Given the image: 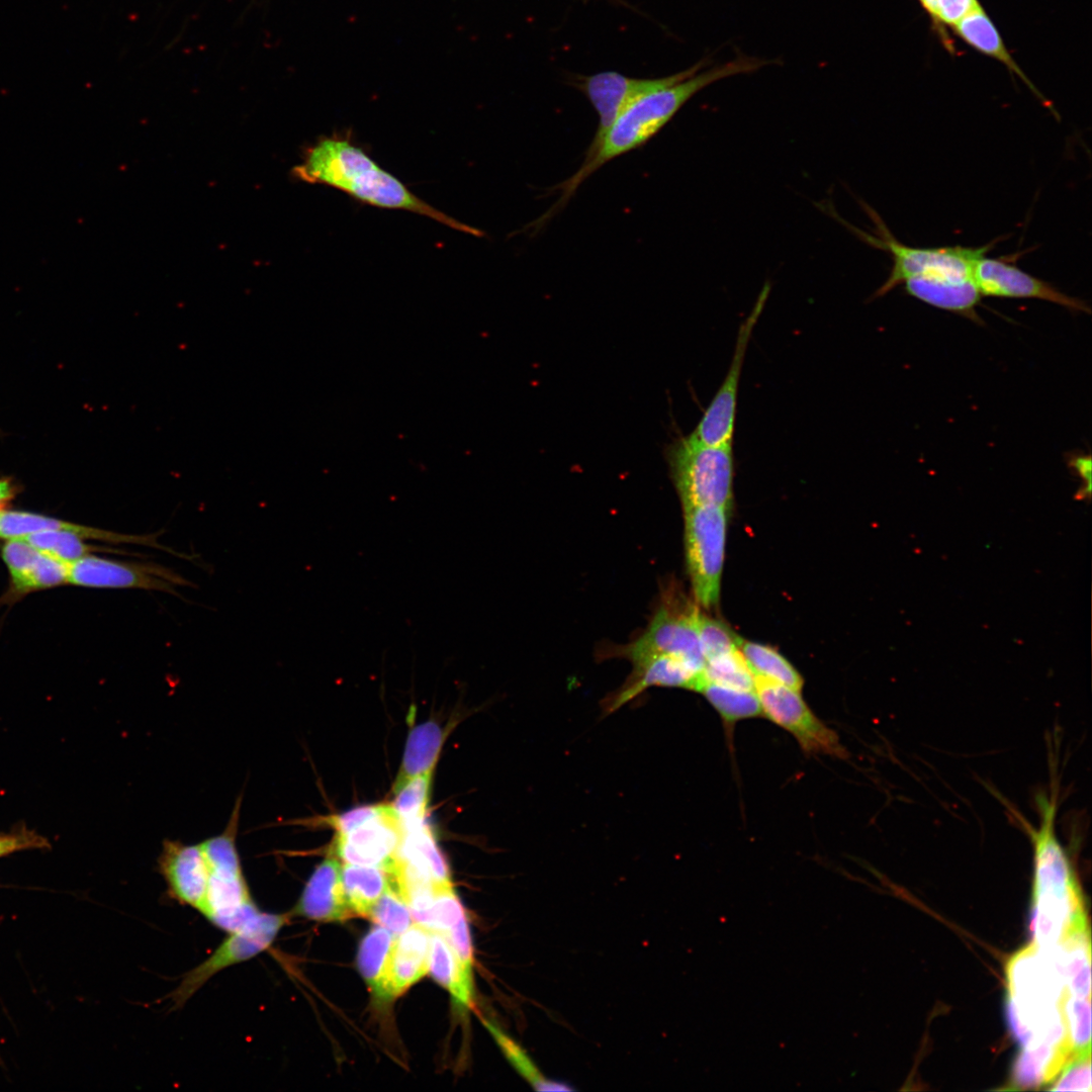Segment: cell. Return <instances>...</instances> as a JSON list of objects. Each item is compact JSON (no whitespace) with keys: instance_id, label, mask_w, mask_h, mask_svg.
Returning a JSON list of instances; mask_svg holds the SVG:
<instances>
[{"instance_id":"1","label":"cell","mask_w":1092,"mask_h":1092,"mask_svg":"<svg viewBox=\"0 0 1092 1092\" xmlns=\"http://www.w3.org/2000/svg\"><path fill=\"white\" fill-rule=\"evenodd\" d=\"M767 64V60L739 56L634 100L617 116L598 146L593 151L585 152L576 172L548 189L551 194L558 192V199L546 212L527 225L529 232L535 235L542 231L567 205L589 176L613 159L648 143L699 91L721 79L751 73Z\"/></svg>"},{"instance_id":"2","label":"cell","mask_w":1092,"mask_h":1092,"mask_svg":"<svg viewBox=\"0 0 1092 1092\" xmlns=\"http://www.w3.org/2000/svg\"><path fill=\"white\" fill-rule=\"evenodd\" d=\"M292 173L301 181L334 187L363 203L407 210L453 230L483 236L481 231L447 215L415 195L347 138L333 135L317 140L307 148Z\"/></svg>"},{"instance_id":"3","label":"cell","mask_w":1092,"mask_h":1092,"mask_svg":"<svg viewBox=\"0 0 1092 1092\" xmlns=\"http://www.w3.org/2000/svg\"><path fill=\"white\" fill-rule=\"evenodd\" d=\"M1007 1020L1013 1037L1030 1050L1037 1046L1073 1053L1063 1012L1065 977L1059 946L1032 943L1006 966Z\"/></svg>"},{"instance_id":"4","label":"cell","mask_w":1092,"mask_h":1092,"mask_svg":"<svg viewBox=\"0 0 1092 1092\" xmlns=\"http://www.w3.org/2000/svg\"><path fill=\"white\" fill-rule=\"evenodd\" d=\"M1039 809V826L1029 830L1034 851L1031 932L1034 944L1052 947L1088 922L1076 874L1055 832V802L1040 800Z\"/></svg>"},{"instance_id":"5","label":"cell","mask_w":1092,"mask_h":1092,"mask_svg":"<svg viewBox=\"0 0 1092 1092\" xmlns=\"http://www.w3.org/2000/svg\"><path fill=\"white\" fill-rule=\"evenodd\" d=\"M240 806L239 798L225 829L201 842L209 864V877L200 914L225 932L240 928L260 911L247 884L236 846Z\"/></svg>"},{"instance_id":"6","label":"cell","mask_w":1092,"mask_h":1092,"mask_svg":"<svg viewBox=\"0 0 1092 1092\" xmlns=\"http://www.w3.org/2000/svg\"><path fill=\"white\" fill-rule=\"evenodd\" d=\"M665 455L682 508L730 509L735 473L732 443L710 446L689 435L668 445Z\"/></svg>"},{"instance_id":"7","label":"cell","mask_w":1092,"mask_h":1092,"mask_svg":"<svg viewBox=\"0 0 1092 1092\" xmlns=\"http://www.w3.org/2000/svg\"><path fill=\"white\" fill-rule=\"evenodd\" d=\"M870 210L871 217L877 226V237L859 231H856V233L869 244L888 251L893 258V268L889 277L876 291L874 298L885 295L910 278L918 277L949 281L973 279L975 261L984 256L994 245L990 243L979 248L961 246L941 248L910 247L897 241L880 216L872 209Z\"/></svg>"},{"instance_id":"8","label":"cell","mask_w":1092,"mask_h":1092,"mask_svg":"<svg viewBox=\"0 0 1092 1092\" xmlns=\"http://www.w3.org/2000/svg\"><path fill=\"white\" fill-rule=\"evenodd\" d=\"M728 511L714 505L684 508L688 572L696 600L706 608L719 601Z\"/></svg>"},{"instance_id":"9","label":"cell","mask_w":1092,"mask_h":1092,"mask_svg":"<svg viewBox=\"0 0 1092 1092\" xmlns=\"http://www.w3.org/2000/svg\"><path fill=\"white\" fill-rule=\"evenodd\" d=\"M288 921L286 914L259 911L226 937L201 964L187 972L170 993L174 1008L182 1007L207 981L220 971L244 963L265 951Z\"/></svg>"},{"instance_id":"10","label":"cell","mask_w":1092,"mask_h":1092,"mask_svg":"<svg viewBox=\"0 0 1092 1092\" xmlns=\"http://www.w3.org/2000/svg\"><path fill=\"white\" fill-rule=\"evenodd\" d=\"M753 677L762 714L789 731L803 751L837 758L847 756L838 735L814 715L800 692L760 676Z\"/></svg>"},{"instance_id":"11","label":"cell","mask_w":1092,"mask_h":1092,"mask_svg":"<svg viewBox=\"0 0 1092 1092\" xmlns=\"http://www.w3.org/2000/svg\"><path fill=\"white\" fill-rule=\"evenodd\" d=\"M706 64L707 60L704 59L684 71L653 79L631 78L615 71L575 78L572 82L573 86L582 92L599 116L597 131L586 152L593 151L598 146L617 116L634 100L695 75Z\"/></svg>"},{"instance_id":"12","label":"cell","mask_w":1092,"mask_h":1092,"mask_svg":"<svg viewBox=\"0 0 1092 1092\" xmlns=\"http://www.w3.org/2000/svg\"><path fill=\"white\" fill-rule=\"evenodd\" d=\"M769 290L770 285L765 283L752 310L740 325L727 374L698 426L691 434L703 444L719 446L732 443L737 411L738 384L745 353L752 331L763 310Z\"/></svg>"},{"instance_id":"13","label":"cell","mask_w":1092,"mask_h":1092,"mask_svg":"<svg viewBox=\"0 0 1092 1092\" xmlns=\"http://www.w3.org/2000/svg\"><path fill=\"white\" fill-rule=\"evenodd\" d=\"M697 610L696 607L677 610L662 605L643 634L625 647L622 654L631 662L650 655H669L704 671L705 657L697 628Z\"/></svg>"},{"instance_id":"14","label":"cell","mask_w":1092,"mask_h":1092,"mask_svg":"<svg viewBox=\"0 0 1092 1092\" xmlns=\"http://www.w3.org/2000/svg\"><path fill=\"white\" fill-rule=\"evenodd\" d=\"M68 581L105 588H139L178 596L176 585H192L173 570L155 563L125 562L87 555L69 563Z\"/></svg>"},{"instance_id":"15","label":"cell","mask_w":1092,"mask_h":1092,"mask_svg":"<svg viewBox=\"0 0 1092 1092\" xmlns=\"http://www.w3.org/2000/svg\"><path fill=\"white\" fill-rule=\"evenodd\" d=\"M404 827L390 804L379 815L352 830L337 834L335 849L344 863L370 866L387 872L393 867Z\"/></svg>"},{"instance_id":"16","label":"cell","mask_w":1092,"mask_h":1092,"mask_svg":"<svg viewBox=\"0 0 1092 1092\" xmlns=\"http://www.w3.org/2000/svg\"><path fill=\"white\" fill-rule=\"evenodd\" d=\"M973 279L981 295L1037 298L1048 300L1074 311L1090 313L1085 301L1071 297L1050 283L1023 272L998 259L978 258L973 267Z\"/></svg>"},{"instance_id":"17","label":"cell","mask_w":1092,"mask_h":1092,"mask_svg":"<svg viewBox=\"0 0 1092 1092\" xmlns=\"http://www.w3.org/2000/svg\"><path fill=\"white\" fill-rule=\"evenodd\" d=\"M158 867L170 898L200 913L209 877V864L201 842L185 844L164 840Z\"/></svg>"},{"instance_id":"18","label":"cell","mask_w":1092,"mask_h":1092,"mask_svg":"<svg viewBox=\"0 0 1092 1092\" xmlns=\"http://www.w3.org/2000/svg\"><path fill=\"white\" fill-rule=\"evenodd\" d=\"M632 663L631 675L604 704L606 713L614 712L650 687L685 688L699 692L706 680L704 671L669 655H650Z\"/></svg>"},{"instance_id":"19","label":"cell","mask_w":1092,"mask_h":1092,"mask_svg":"<svg viewBox=\"0 0 1092 1092\" xmlns=\"http://www.w3.org/2000/svg\"><path fill=\"white\" fill-rule=\"evenodd\" d=\"M430 944L431 931L418 923L395 936L376 997L387 1000L398 996L424 977L429 970Z\"/></svg>"},{"instance_id":"20","label":"cell","mask_w":1092,"mask_h":1092,"mask_svg":"<svg viewBox=\"0 0 1092 1092\" xmlns=\"http://www.w3.org/2000/svg\"><path fill=\"white\" fill-rule=\"evenodd\" d=\"M341 864L328 856L314 870L293 913L316 921H344L353 914L343 890Z\"/></svg>"},{"instance_id":"21","label":"cell","mask_w":1092,"mask_h":1092,"mask_svg":"<svg viewBox=\"0 0 1092 1092\" xmlns=\"http://www.w3.org/2000/svg\"><path fill=\"white\" fill-rule=\"evenodd\" d=\"M42 531H71L77 533L84 539H93L109 543L142 545L157 548L173 555L176 553V551L162 545L159 542V534L157 533L146 535L122 534L92 527L71 524L68 522H63L60 520L25 512L0 513L1 538H22L29 534Z\"/></svg>"},{"instance_id":"22","label":"cell","mask_w":1092,"mask_h":1092,"mask_svg":"<svg viewBox=\"0 0 1092 1092\" xmlns=\"http://www.w3.org/2000/svg\"><path fill=\"white\" fill-rule=\"evenodd\" d=\"M403 827L397 866L434 886L452 884L449 867L425 820Z\"/></svg>"},{"instance_id":"23","label":"cell","mask_w":1092,"mask_h":1092,"mask_svg":"<svg viewBox=\"0 0 1092 1092\" xmlns=\"http://www.w3.org/2000/svg\"><path fill=\"white\" fill-rule=\"evenodd\" d=\"M903 284L907 292L919 300L981 323L975 307L982 295L974 279L949 281L916 277L907 279Z\"/></svg>"},{"instance_id":"24","label":"cell","mask_w":1092,"mask_h":1092,"mask_svg":"<svg viewBox=\"0 0 1092 1092\" xmlns=\"http://www.w3.org/2000/svg\"><path fill=\"white\" fill-rule=\"evenodd\" d=\"M428 971L434 980L452 995L458 1005L465 1008L471 1006L472 972L463 966L450 943L438 932H431Z\"/></svg>"},{"instance_id":"25","label":"cell","mask_w":1092,"mask_h":1092,"mask_svg":"<svg viewBox=\"0 0 1092 1092\" xmlns=\"http://www.w3.org/2000/svg\"><path fill=\"white\" fill-rule=\"evenodd\" d=\"M445 738V730L435 721H426L414 727L406 739L393 789L414 777L433 771Z\"/></svg>"},{"instance_id":"26","label":"cell","mask_w":1092,"mask_h":1092,"mask_svg":"<svg viewBox=\"0 0 1092 1092\" xmlns=\"http://www.w3.org/2000/svg\"><path fill=\"white\" fill-rule=\"evenodd\" d=\"M953 26L957 34L967 43L981 53L1002 62L1011 71L1020 76L1030 89L1038 95V98L1045 103L1044 98H1042L1038 91L1034 89L1033 85L1014 62L1006 50L997 28L981 6L968 13Z\"/></svg>"},{"instance_id":"27","label":"cell","mask_w":1092,"mask_h":1092,"mask_svg":"<svg viewBox=\"0 0 1092 1092\" xmlns=\"http://www.w3.org/2000/svg\"><path fill=\"white\" fill-rule=\"evenodd\" d=\"M341 880L353 914L369 916L373 906L390 885L387 871L370 866L343 863Z\"/></svg>"},{"instance_id":"28","label":"cell","mask_w":1092,"mask_h":1092,"mask_svg":"<svg viewBox=\"0 0 1092 1092\" xmlns=\"http://www.w3.org/2000/svg\"><path fill=\"white\" fill-rule=\"evenodd\" d=\"M1066 995L1091 998V943L1089 926L1067 935L1059 944Z\"/></svg>"},{"instance_id":"29","label":"cell","mask_w":1092,"mask_h":1092,"mask_svg":"<svg viewBox=\"0 0 1092 1092\" xmlns=\"http://www.w3.org/2000/svg\"><path fill=\"white\" fill-rule=\"evenodd\" d=\"M738 648L753 676L782 684L797 692L802 690L803 678L798 670L772 647L740 638Z\"/></svg>"},{"instance_id":"30","label":"cell","mask_w":1092,"mask_h":1092,"mask_svg":"<svg viewBox=\"0 0 1092 1092\" xmlns=\"http://www.w3.org/2000/svg\"><path fill=\"white\" fill-rule=\"evenodd\" d=\"M720 714L726 726L736 721L762 715L754 690H740L706 680L699 690Z\"/></svg>"},{"instance_id":"31","label":"cell","mask_w":1092,"mask_h":1092,"mask_svg":"<svg viewBox=\"0 0 1092 1092\" xmlns=\"http://www.w3.org/2000/svg\"><path fill=\"white\" fill-rule=\"evenodd\" d=\"M31 546L49 554L63 562L71 563L92 552H109L121 555H134L136 553L119 549L88 545L83 542L81 536L71 531H42L22 537Z\"/></svg>"},{"instance_id":"32","label":"cell","mask_w":1092,"mask_h":1092,"mask_svg":"<svg viewBox=\"0 0 1092 1092\" xmlns=\"http://www.w3.org/2000/svg\"><path fill=\"white\" fill-rule=\"evenodd\" d=\"M395 936L382 926H376L362 939L357 966L367 985L376 996L387 965Z\"/></svg>"},{"instance_id":"33","label":"cell","mask_w":1092,"mask_h":1092,"mask_svg":"<svg viewBox=\"0 0 1092 1092\" xmlns=\"http://www.w3.org/2000/svg\"><path fill=\"white\" fill-rule=\"evenodd\" d=\"M482 1022L511 1065L537 1091L569 1092L573 1090V1088L563 1082L546 1079L528 1057L526 1052L515 1040L509 1037L508 1034L500 1030L494 1023L487 1020H482Z\"/></svg>"},{"instance_id":"34","label":"cell","mask_w":1092,"mask_h":1092,"mask_svg":"<svg viewBox=\"0 0 1092 1092\" xmlns=\"http://www.w3.org/2000/svg\"><path fill=\"white\" fill-rule=\"evenodd\" d=\"M433 771L425 772L393 789L390 804L403 826L425 820Z\"/></svg>"},{"instance_id":"35","label":"cell","mask_w":1092,"mask_h":1092,"mask_svg":"<svg viewBox=\"0 0 1092 1092\" xmlns=\"http://www.w3.org/2000/svg\"><path fill=\"white\" fill-rule=\"evenodd\" d=\"M704 676L706 680L722 686L740 690H754L753 674L739 648L706 661Z\"/></svg>"},{"instance_id":"36","label":"cell","mask_w":1092,"mask_h":1092,"mask_svg":"<svg viewBox=\"0 0 1092 1092\" xmlns=\"http://www.w3.org/2000/svg\"><path fill=\"white\" fill-rule=\"evenodd\" d=\"M1063 1012L1073 1055H1091V998L1065 995Z\"/></svg>"},{"instance_id":"37","label":"cell","mask_w":1092,"mask_h":1092,"mask_svg":"<svg viewBox=\"0 0 1092 1092\" xmlns=\"http://www.w3.org/2000/svg\"><path fill=\"white\" fill-rule=\"evenodd\" d=\"M696 622L705 663L738 649L740 637L722 621L711 618L698 609Z\"/></svg>"},{"instance_id":"38","label":"cell","mask_w":1092,"mask_h":1092,"mask_svg":"<svg viewBox=\"0 0 1092 1092\" xmlns=\"http://www.w3.org/2000/svg\"><path fill=\"white\" fill-rule=\"evenodd\" d=\"M368 918L390 931L394 936L413 923L411 910L391 883L373 906Z\"/></svg>"},{"instance_id":"39","label":"cell","mask_w":1092,"mask_h":1092,"mask_svg":"<svg viewBox=\"0 0 1092 1092\" xmlns=\"http://www.w3.org/2000/svg\"><path fill=\"white\" fill-rule=\"evenodd\" d=\"M467 918L452 884L434 886L433 926L431 932L446 934L454 925Z\"/></svg>"},{"instance_id":"40","label":"cell","mask_w":1092,"mask_h":1092,"mask_svg":"<svg viewBox=\"0 0 1092 1092\" xmlns=\"http://www.w3.org/2000/svg\"><path fill=\"white\" fill-rule=\"evenodd\" d=\"M69 563L41 552L38 560L15 587L19 590L43 588L68 581Z\"/></svg>"},{"instance_id":"41","label":"cell","mask_w":1092,"mask_h":1092,"mask_svg":"<svg viewBox=\"0 0 1092 1092\" xmlns=\"http://www.w3.org/2000/svg\"><path fill=\"white\" fill-rule=\"evenodd\" d=\"M41 552L21 538L10 539L2 549V556L10 571L13 583L20 581L38 560Z\"/></svg>"},{"instance_id":"42","label":"cell","mask_w":1092,"mask_h":1092,"mask_svg":"<svg viewBox=\"0 0 1092 1092\" xmlns=\"http://www.w3.org/2000/svg\"><path fill=\"white\" fill-rule=\"evenodd\" d=\"M1051 1090L1091 1092V1055L1076 1056L1069 1061Z\"/></svg>"},{"instance_id":"43","label":"cell","mask_w":1092,"mask_h":1092,"mask_svg":"<svg viewBox=\"0 0 1092 1092\" xmlns=\"http://www.w3.org/2000/svg\"><path fill=\"white\" fill-rule=\"evenodd\" d=\"M50 846L49 840L25 827L12 832L0 833V858L17 851L42 849Z\"/></svg>"},{"instance_id":"44","label":"cell","mask_w":1092,"mask_h":1092,"mask_svg":"<svg viewBox=\"0 0 1092 1092\" xmlns=\"http://www.w3.org/2000/svg\"><path fill=\"white\" fill-rule=\"evenodd\" d=\"M386 806L387 804H377L357 807L342 814L330 817L328 823L336 829L337 834L346 833L382 813Z\"/></svg>"},{"instance_id":"45","label":"cell","mask_w":1092,"mask_h":1092,"mask_svg":"<svg viewBox=\"0 0 1092 1092\" xmlns=\"http://www.w3.org/2000/svg\"><path fill=\"white\" fill-rule=\"evenodd\" d=\"M979 6L978 0H938L937 21L954 25Z\"/></svg>"},{"instance_id":"46","label":"cell","mask_w":1092,"mask_h":1092,"mask_svg":"<svg viewBox=\"0 0 1092 1092\" xmlns=\"http://www.w3.org/2000/svg\"><path fill=\"white\" fill-rule=\"evenodd\" d=\"M1091 456L1089 454H1075L1069 459V466L1074 469L1076 475L1082 480L1081 486L1075 494L1077 500L1089 502L1091 498Z\"/></svg>"},{"instance_id":"47","label":"cell","mask_w":1092,"mask_h":1092,"mask_svg":"<svg viewBox=\"0 0 1092 1092\" xmlns=\"http://www.w3.org/2000/svg\"><path fill=\"white\" fill-rule=\"evenodd\" d=\"M14 486L6 479L0 480V508L13 497Z\"/></svg>"},{"instance_id":"48","label":"cell","mask_w":1092,"mask_h":1092,"mask_svg":"<svg viewBox=\"0 0 1092 1092\" xmlns=\"http://www.w3.org/2000/svg\"><path fill=\"white\" fill-rule=\"evenodd\" d=\"M930 16L937 21L938 0H920Z\"/></svg>"}]
</instances>
